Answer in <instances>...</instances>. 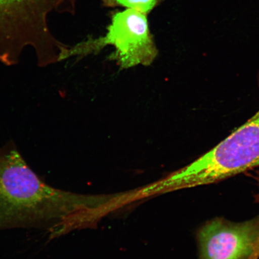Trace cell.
Listing matches in <instances>:
<instances>
[{
	"label": "cell",
	"instance_id": "3",
	"mask_svg": "<svg viewBox=\"0 0 259 259\" xmlns=\"http://www.w3.org/2000/svg\"><path fill=\"white\" fill-rule=\"evenodd\" d=\"M259 89V72L257 74ZM259 166V109L224 140L178 171L184 188L209 185Z\"/></svg>",
	"mask_w": 259,
	"mask_h": 259
},
{
	"label": "cell",
	"instance_id": "6",
	"mask_svg": "<svg viewBox=\"0 0 259 259\" xmlns=\"http://www.w3.org/2000/svg\"><path fill=\"white\" fill-rule=\"evenodd\" d=\"M164 0H102L103 7L113 8L122 7L135 10L143 14H150Z\"/></svg>",
	"mask_w": 259,
	"mask_h": 259
},
{
	"label": "cell",
	"instance_id": "2",
	"mask_svg": "<svg viewBox=\"0 0 259 259\" xmlns=\"http://www.w3.org/2000/svg\"><path fill=\"white\" fill-rule=\"evenodd\" d=\"M55 0H0V62L19 63L26 47L34 49L40 67L61 62L69 46L52 33L48 16Z\"/></svg>",
	"mask_w": 259,
	"mask_h": 259
},
{
	"label": "cell",
	"instance_id": "4",
	"mask_svg": "<svg viewBox=\"0 0 259 259\" xmlns=\"http://www.w3.org/2000/svg\"><path fill=\"white\" fill-rule=\"evenodd\" d=\"M105 35L91 38L68 48L66 59L98 53L106 47L115 49L111 59L121 69L138 65L149 66L157 57L158 51L152 35L148 15L126 9L115 12Z\"/></svg>",
	"mask_w": 259,
	"mask_h": 259
},
{
	"label": "cell",
	"instance_id": "5",
	"mask_svg": "<svg viewBox=\"0 0 259 259\" xmlns=\"http://www.w3.org/2000/svg\"><path fill=\"white\" fill-rule=\"evenodd\" d=\"M200 259H250L259 239V216L241 223L207 222L198 234Z\"/></svg>",
	"mask_w": 259,
	"mask_h": 259
},
{
	"label": "cell",
	"instance_id": "1",
	"mask_svg": "<svg viewBox=\"0 0 259 259\" xmlns=\"http://www.w3.org/2000/svg\"><path fill=\"white\" fill-rule=\"evenodd\" d=\"M83 199L45 183L12 139L0 147V230L43 229L52 240L72 228Z\"/></svg>",
	"mask_w": 259,
	"mask_h": 259
},
{
	"label": "cell",
	"instance_id": "7",
	"mask_svg": "<svg viewBox=\"0 0 259 259\" xmlns=\"http://www.w3.org/2000/svg\"><path fill=\"white\" fill-rule=\"evenodd\" d=\"M252 178L256 181L258 187V192L254 195L255 202L259 203V171L255 176H251ZM259 258V239L257 242L256 247H255L253 254H252L250 259H258Z\"/></svg>",
	"mask_w": 259,
	"mask_h": 259
}]
</instances>
